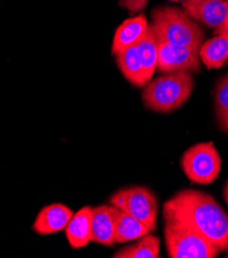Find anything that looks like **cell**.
<instances>
[{"mask_svg": "<svg viewBox=\"0 0 228 258\" xmlns=\"http://www.w3.org/2000/svg\"><path fill=\"white\" fill-rule=\"evenodd\" d=\"M152 25L159 42L193 48L199 51L205 33L183 10L160 7L152 11Z\"/></svg>", "mask_w": 228, "mask_h": 258, "instance_id": "cell-2", "label": "cell"}, {"mask_svg": "<svg viewBox=\"0 0 228 258\" xmlns=\"http://www.w3.org/2000/svg\"><path fill=\"white\" fill-rule=\"evenodd\" d=\"M110 204L140 220L151 231L157 228L159 202L149 188L143 186L121 188L110 198Z\"/></svg>", "mask_w": 228, "mask_h": 258, "instance_id": "cell-6", "label": "cell"}, {"mask_svg": "<svg viewBox=\"0 0 228 258\" xmlns=\"http://www.w3.org/2000/svg\"><path fill=\"white\" fill-rule=\"evenodd\" d=\"M115 56L122 75L132 85L137 87H145L147 85L137 45L126 47L115 54Z\"/></svg>", "mask_w": 228, "mask_h": 258, "instance_id": "cell-13", "label": "cell"}, {"mask_svg": "<svg viewBox=\"0 0 228 258\" xmlns=\"http://www.w3.org/2000/svg\"><path fill=\"white\" fill-rule=\"evenodd\" d=\"M223 196H224V200H225L226 204L228 205V180H227V182H226V184L224 186V189H223Z\"/></svg>", "mask_w": 228, "mask_h": 258, "instance_id": "cell-20", "label": "cell"}, {"mask_svg": "<svg viewBox=\"0 0 228 258\" xmlns=\"http://www.w3.org/2000/svg\"><path fill=\"white\" fill-rule=\"evenodd\" d=\"M193 86V77L188 72L166 73L145 86L142 100L144 105L152 111L172 112L189 99Z\"/></svg>", "mask_w": 228, "mask_h": 258, "instance_id": "cell-3", "label": "cell"}, {"mask_svg": "<svg viewBox=\"0 0 228 258\" xmlns=\"http://www.w3.org/2000/svg\"><path fill=\"white\" fill-rule=\"evenodd\" d=\"M136 45L142 61L145 80L148 84L158 67L159 57V40L156 36L154 29L151 27V25L147 33Z\"/></svg>", "mask_w": 228, "mask_h": 258, "instance_id": "cell-16", "label": "cell"}, {"mask_svg": "<svg viewBox=\"0 0 228 258\" xmlns=\"http://www.w3.org/2000/svg\"><path fill=\"white\" fill-rule=\"evenodd\" d=\"M150 25L144 15L125 20L116 29L113 42L112 53L117 54L122 49L136 45L147 33Z\"/></svg>", "mask_w": 228, "mask_h": 258, "instance_id": "cell-11", "label": "cell"}, {"mask_svg": "<svg viewBox=\"0 0 228 258\" xmlns=\"http://www.w3.org/2000/svg\"><path fill=\"white\" fill-rule=\"evenodd\" d=\"M182 6L191 18L214 29L215 34L228 16V0H184Z\"/></svg>", "mask_w": 228, "mask_h": 258, "instance_id": "cell-8", "label": "cell"}, {"mask_svg": "<svg viewBox=\"0 0 228 258\" xmlns=\"http://www.w3.org/2000/svg\"><path fill=\"white\" fill-rule=\"evenodd\" d=\"M199 51L170 44L167 42H159L158 67L163 73L185 71L188 73H197L200 71Z\"/></svg>", "mask_w": 228, "mask_h": 258, "instance_id": "cell-7", "label": "cell"}, {"mask_svg": "<svg viewBox=\"0 0 228 258\" xmlns=\"http://www.w3.org/2000/svg\"><path fill=\"white\" fill-rule=\"evenodd\" d=\"M215 111L220 128L224 133L228 134V75L216 86Z\"/></svg>", "mask_w": 228, "mask_h": 258, "instance_id": "cell-18", "label": "cell"}, {"mask_svg": "<svg viewBox=\"0 0 228 258\" xmlns=\"http://www.w3.org/2000/svg\"><path fill=\"white\" fill-rule=\"evenodd\" d=\"M161 250L160 238L150 234L143 236L130 246H126L116 253L114 258H159Z\"/></svg>", "mask_w": 228, "mask_h": 258, "instance_id": "cell-17", "label": "cell"}, {"mask_svg": "<svg viewBox=\"0 0 228 258\" xmlns=\"http://www.w3.org/2000/svg\"><path fill=\"white\" fill-rule=\"evenodd\" d=\"M164 213L190 225L221 252L228 251V215L209 194L182 190L165 203Z\"/></svg>", "mask_w": 228, "mask_h": 258, "instance_id": "cell-1", "label": "cell"}, {"mask_svg": "<svg viewBox=\"0 0 228 258\" xmlns=\"http://www.w3.org/2000/svg\"><path fill=\"white\" fill-rule=\"evenodd\" d=\"M92 207L86 206L74 213L67 224L65 234L72 248H84L92 242Z\"/></svg>", "mask_w": 228, "mask_h": 258, "instance_id": "cell-12", "label": "cell"}, {"mask_svg": "<svg viewBox=\"0 0 228 258\" xmlns=\"http://www.w3.org/2000/svg\"><path fill=\"white\" fill-rule=\"evenodd\" d=\"M171 2H175V3H177V2H179V0H171Z\"/></svg>", "mask_w": 228, "mask_h": 258, "instance_id": "cell-21", "label": "cell"}, {"mask_svg": "<svg viewBox=\"0 0 228 258\" xmlns=\"http://www.w3.org/2000/svg\"><path fill=\"white\" fill-rule=\"evenodd\" d=\"M226 257H228V256H226Z\"/></svg>", "mask_w": 228, "mask_h": 258, "instance_id": "cell-22", "label": "cell"}, {"mask_svg": "<svg viewBox=\"0 0 228 258\" xmlns=\"http://www.w3.org/2000/svg\"><path fill=\"white\" fill-rule=\"evenodd\" d=\"M151 233L140 220L124 211L117 209L115 215V242L118 244L138 240Z\"/></svg>", "mask_w": 228, "mask_h": 258, "instance_id": "cell-15", "label": "cell"}, {"mask_svg": "<svg viewBox=\"0 0 228 258\" xmlns=\"http://www.w3.org/2000/svg\"><path fill=\"white\" fill-rule=\"evenodd\" d=\"M222 161L213 142H201L188 148L181 167L188 179L197 184H211L221 172Z\"/></svg>", "mask_w": 228, "mask_h": 258, "instance_id": "cell-5", "label": "cell"}, {"mask_svg": "<svg viewBox=\"0 0 228 258\" xmlns=\"http://www.w3.org/2000/svg\"><path fill=\"white\" fill-rule=\"evenodd\" d=\"M165 242L171 258H215L220 250L190 225L164 213Z\"/></svg>", "mask_w": 228, "mask_h": 258, "instance_id": "cell-4", "label": "cell"}, {"mask_svg": "<svg viewBox=\"0 0 228 258\" xmlns=\"http://www.w3.org/2000/svg\"><path fill=\"white\" fill-rule=\"evenodd\" d=\"M216 34L217 35H219V34H226V35H228V16H227V19L225 21V24L223 25V27Z\"/></svg>", "mask_w": 228, "mask_h": 258, "instance_id": "cell-19", "label": "cell"}, {"mask_svg": "<svg viewBox=\"0 0 228 258\" xmlns=\"http://www.w3.org/2000/svg\"><path fill=\"white\" fill-rule=\"evenodd\" d=\"M117 208L113 205H101L92 211V242L114 246L115 242V215Z\"/></svg>", "mask_w": 228, "mask_h": 258, "instance_id": "cell-10", "label": "cell"}, {"mask_svg": "<svg viewBox=\"0 0 228 258\" xmlns=\"http://www.w3.org/2000/svg\"><path fill=\"white\" fill-rule=\"evenodd\" d=\"M73 214V211L64 204L47 205L37 214L33 223V230L40 236L60 233L66 228Z\"/></svg>", "mask_w": 228, "mask_h": 258, "instance_id": "cell-9", "label": "cell"}, {"mask_svg": "<svg viewBox=\"0 0 228 258\" xmlns=\"http://www.w3.org/2000/svg\"><path fill=\"white\" fill-rule=\"evenodd\" d=\"M198 54L208 69L221 68L228 61V35L219 34L205 41Z\"/></svg>", "mask_w": 228, "mask_h": 258, "instance_id": "cell-14", "label": "cell"}]
</instances>
